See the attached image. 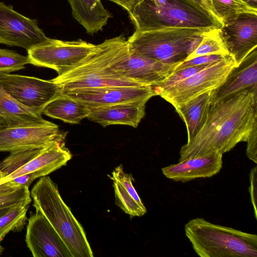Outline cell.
<instances>
[{
  "label": "cell",
  "instance_id": "cell-1",
  "mask_svg": "<svg viewBox=\"0 0 257 257\" xmlns=\"http://www.w3.org/2000/svg\"><path fill=\"white\" fill-rule=\"evenodd\" d=\"M257 121V93L244 90L210 104L201 130L180 149L179 161L218 153L246 142Z\"/></svg>",
  "mask_w": 257,
  "mask_h": 257
},
{
  "label": "cell",
  "instance_id": "cell-2",
  "mask_svg": "<svg viewBox=\"0 0 257 257\" xmlns=\"http://www.w3.org/2000/svg\"><path fill=\"white\" fill-rule=\"evenodd\" d=\"M128 14L138 31L170 27L219 29L223 24L195 0H135Z\"/></svg>",
  "mask_w": 257,
  "mask_h": 257
},
{
  "label": "cell",
  "instance_id": "cell-3",
  "mask_svg": "<svg viewBox=\"0 0 257 257\" xmlns=\"http://www.w3.org/2000/svg\"><path fill=\"white\" fill-rule=\"evenodd\" d=\"M30 194L36 210L42 213L53 226L73 257L93 256L82 225L63 200L57 185L49 176L40 177Z\"/></svg>",
  "mask_w": 257,
  "mask_h": 257
},
{
  "label": "cell",
  "instance_id": "cell-4",
  "mask_svg": "<svg viewBox=\"0 0 257 257\" xmlns=\"http://www.w3.org/2000/svg\"><path fill=\"white\" fill-rule=\"evenodd\" d=\"M185 232L201 257H257V235L215 224L202 218L189 220Z\"/></svg>",
  "mask_w": 257,
  "mask_h": 257
},
{
  "label": "cell",
  "instance_id": "cell-5",
  "mask_svg": "<svg viewBox=\"0 0 257 257\" xmlns=\"http://www.w3.org/2000/svg\"><path fill=\"white\" fill-rule=\"evenodd\" d=\"M210 30L170 27L147 31L135 30L127 41L132 52L164 63L179 65L196 49L204 34Z\"/></svg>",
  "mask_w": 257,
  "mask_h": 257
},
{
  "label": "cell",
  "instance_id": "cell-6",
  "mask_svg": "<svg viewBox=\"0 0 257 257\" xmlns=\"http://www.w3.org/2000/svg\"><path fill=\"white\" fill-rule=\"evenodd\" d=\"M237 65L230 55L174 85L160 91V95L174 107L221 85Z\"/></svg>",
  "mask_w": 257,
  "mask_h": 257
},
{
  "label": "cell",
  "instance_id": "cell-7",
  "mask_svg": "<svg viewBox=\"0 0 257 257\" xmlns=\"http://www.w3.org/2000/svg\"><path fill=\"white\" fill-rule=\"evenodd\" d=\"M97 46L79 39L64 41L48 38L27 50L30 64L55 70L58 75L79 64Z\"/></svg>",
  "mask_w": 257,
  "mask_h": 257
},
{
  "label": "cell",
  "instance_id": "cell-8",
  "mask_svg": "<svg viewBox=\"0 0 257 257\" xmlns=\"http://www.w3.org/2000/svg\"><path fill=\"white\" fill-rule=\"evenodd\" d=\"M97 46L95 52L51 80L60 84L85 76L111 73L108 68L130 53L128 42L122 35L107 39Z\"/></svg>",
  "mask_w": 257,
  "mask_h": 257
},
{
  "label": "cell",
  "instance_id": "cell-9",
  "mask_svg": "<svg viewBox=\"0 0 257 257\" xmlns=\"http://www.w3.org/2000/svg\"><path fill=\"white\" fill-rule=\"evenodd\" d=\"M0 86L20 103L41 113L62 94L60 86L51 80L19 74H0Z\"/></svg>",
  "mask_w": 257,
  "mask_h": 257
},
{
  "label": "cell",
  "instance_id": "cell-10",
  "mask_svg": "<svg viewBox=\"0 0 257 257\" xmlns=\"http://www.w3.org/2000/svg\"><path fill=\"white\" fill-rule=\"evenodd\" d=\"M65 136L58 125L49 121L32 125L0 127V152L41 149L64 140Z\"/></svg>",
  "mask_w": 257,
  "mask_h": 257
},
{
  "label": "cell",
  "instance_id": "cell-11",
  "mask_svg": "<svg viewBox=\"0 0 257 257\" xmlns=\"http://www.w3.org/2000/svg\"><path fill=\"white\" fill-rule=\"evenodd\" d=\"M36 20L15 11L12 6L0 2V44L17 46L27 51L46 40Z\"/></svg>",
  "mask_w": 257,
  "mask_h": 257
},
{
  "label": "cell",
  "instance_id": "cell-12",
  "mask_svg": "<svg viewBox=\"0 0 257 257\" xmlns=\"http://www.w3.org/2000/svg\"><path fill=\"white\" fill-rule=\"evenodd\" d=\"M62 93L80 102L88 108L119 103L148 101L157 95L153 86H117L62 90Z\"/></svg>",
  "mask_w": 257,
  "mask_h": 257
},
{
  "label": "cell",
  "instance_id": "cell-13",
  "mask_svg": "<svg viewBox=\"0 0 257 257\" xmlns=\"http://www.w3.org/2000/svg\"><path fill=\"white\" fill-rule=\"evenodd\" d=\"M25 241L34 257H73L60 236L38 210L28 219Z\"/></svg>",
  "mask_w": 257,
  "mask_h": 257
},
{
  "label": "cell",
  "instance_id": "cell-14",
  "mask_svg": "<svg viewBox=\"0 0 257 257\" xmlns=\"http://www.w3.org/2000/svg\"><path fill=\"white\" fill-rule=\"evenodd\" d=\"M178 64H166L133 53L108 68L112 73L146 86L161 84L176 70Z\"/></svg>",
  "mask_w": 257,
  "mask_h": 257
},
{
  "label": "cell",
  "instance_id": "cell-15",
  "mask_svg": "<svg viewBox=\"0 0 257 257\" xmlns=\"http://www.w3.org/2000/svg\"><path fill=\"white\" fill-rule=\"evenodd\" d=\"M221 37L237 65L257 48V15L242 14L223 22Z\"/></svg>",
  "mask_w": 257,
  "mask_h": 257
},
{
  "label": "cell",
  "instance_id": "cell-16",
  "mask_svg": "<svg viewBox=\"0 0 257 257\" xmlns=\"http://www.w3.org/2000/svg\"><path fill=\"white\" fill-rule=\"evenodd\" d=\"M244 90L257 93L256 48L230 71L221 85L211 92L210 104Z\"/></svg>",
  "mask_w": 257,
  "mask_h": 257
},
{
  "label": "cell",
  "instance_id": "cell-17",
  "mask_svg": "<svg viewBox=\"0 0 257 257\" xmlns=\"http://www.w3.org/2000/svg\"><path fill=\"white\" fill-rule=\"evenodd\" d=\"M222 154L218 153L190 158L162 168L163 175L177 182H185L197 178H209L222 167Z\"/></svg>",
  "mask_w": 257,
  "mask_h": 257
},
{
  "label": "cell",
  "instance_id": "cell-18",
  "mask_svg": "<svg viewBox=\"0 0 257 257\" xmlns=\"http://www.w3.org/2000/svg\"><path fill=\"white\" fill-rule=\"evenodd\" d=\"M64 141H56L41 149L37 154L0 184L30 173H35L40 178L65 165L71 159L72 155L65 147Z\"/></svg>",
  "mask_w": 257,
  "mask_h": 257
},
{
  "label": "cell",
  "instance_id": "cell-19",
  "mask_svg": "<svg viewBox=\"0 0 257 257\" xmlns=\"http://www.w3.org/2000/svg\"><path fill=\"white\" fill-rule=\"evenodd\" d=\"M147 102L138 101L89 108V113L87 118L103 127L123 124L136 128L145 116Z\"/></svg>",
  "mask_w": 257,
  "mask_h": 257
},
{
  "label": "cell",
  "instance_id": "cell-20",
  "mask_svg": "<svg viewBox=\"0 0 257 257\" xmlns=\"http://www.w3.org/2000/svg\"><path fill=\"white\" fill-rule=\"evenodd\" d=\"M41 113L23 105L0 86V126L14 127L46 122Z\"/></svg>",
  "mask_w": 257,
  "mask_h": 257
},
{
  "label": "cell",
  "instance_id": "cell-21",
  "mask_svg": "<svg viewBox=\"0 0 257 257\" xmlns=\"http://www.w3.org/2000/svg\"><path fill=\"white\" fill-rule=\"evenodd\" d=\"M110 178L113 181L115 204L131 216L144 215L147 210L133 185L132 175L124 172L120 165L112 172Z\"/></svg>",
  "mask_w": 257,
  "mask_h": 257
},
{
  "label": "cell",
  "instance_id": "cell-22",
  "mask_svg": "<svg viewBox=\"0 0 257 257\" xmlns=\"http://www.w3.org/2000/svg\"><path fill=\"white\" fill-rule=\"evenodd\" d=\"M72 8L73 18L89 34L101 31L111 14L102 5L100 0H68Z\"/></svg>",
  "mask_w": 257,
  "mask_h": 257
},
{
  "label": "cell",
  "instance_id": "cell-23",
  "mask_svg": "<svg viewBox=\"0 0 257 257\" xmlns=\"http://www.w3.org/2000/svg\"><path fill=\"white\" fill-rule=\"evenodd\" d=\"M211 92L202 94L175 107L186 124L187 142L190 141L202 127L210 105Z\"/></svg>",
  "mask_w": 257,
  "mask_h": 257
},
{
  "label": "cell",
  "instance_id": "cell-24",
  "mask_svg": "<svg viewBox=\"0 0 257 257\" xmlns=\"http://www.w3.org/2000/svg\"><path fill=\"white\" fill-rule=\"evenodd\" d=\"M42 113L66 123L77 124L88 116L89 109L80 102L62 93L45 106Z\"/></svg>",
  "mask_w": 257,
  "mask_h": 257
},
{
  "label": "cell",
  "instance_id": "cell-25",
  "mask_svg": "<svg viewBox=\"0 0 257 257\" xmlns=\"http://www.w3.org/2000/svg\"><path fill=\"white\" fill-rule=\"evenodd\" d=\"M58 85L61 87L62 90L117 86H146L116 73H106L99 75L87 76Z\"/></svg>",
  "mask_w": 257,
  "mask_h": 257
},
{
  "label": "cell",
  "instance_id": "cell-26",
  "mask_svg": "<svg viewBox=\"0 0 257 257\" xmlns=\"http://www.w3.org/2000/svg\"><path fill=\"white\" fill-rule=\"evenodd\" d=\"M216 17L222 23L242 14L257 15L255 9L243 0H208Z\"/></svg>",
  "mask_w": 257,
  "mask_h": 257
},
{
  "label": "cell",
  "instance_id": "cell-27",
  "mask_svg": "<svg viewBox=\"0 0 257 257\" xmlns=\"http://www.w3.org/2000/svg\"><path fill=\"white\" fill-rule=\"evenodd\" d=\"M209 55L224 56L230 55L221 37L220 28L213 29L206 32L198 46L185 61L198 56Z\"/></svg>",
  "mask_w": 257,
  "mask_h": 257
},
{
  "label": "cell",
  "instance_id": "cell-28",
  "mask_svg": "<svg viewBox=\"0 0 257 257\" xmlns=\"http://www.w3.org/2000/svg\"><path fill=\"white\" fill-rule=\"evenodd\" d=\"M31 201L28 187L15 186L9 181L0 184V209L28 206Z\"/></svg>",
  "mask_w": 257,
  "mask_h": 257
},
{
  "label": "cell",
  "instance_id": "cell-29",
  "mask_svg": "<svg viewBox=\"0 0 257 257\" xmlns=\"http://www.w3.org/2000/svg\"><path fill=\"white\" fill-rule=\"evenodd\" d=\"M28 207L17 206L0 216V242L10 231L19 232L23 229L28 220Z\"/></svg>",
  "mask_w": 257,
  "mask_h": 257
},
{
  "label": "cell",
  "instance_id": "cell-30",
  "mask_svg": "<svg viewBox=\"0 0 257 257\" xmlns=\"http://www.w3.org/2000/svg\"><path fill=\"white\" fill-rule=\"evenodd\" d=\"M28 64H30L28 56L12 50L0 48V74H9L23 69Z\"/></svg>",
  "mask_w": 257,
  "mask_h": 257
},
{
  "label": "cell",
  "instance_id": "cell-31",
  "mask_svg": "<svg viewBox=\"0 0 257 257\" xmlns=\"http://www.w3.org/2000/svg\"><path fill=\"white\" fill-rule=\"evenodd\" d=\"M225 57V56L220 55H209L198 56L190 60L185 61L180 63L176 67L175 70L186 67L212 63L222 59Z\"/></svg>",
  "mask_w": 257,
  "mask_h": 257
},
{
  "label": "cell",
  "instance_id": "cell-32",
  "mask_svg": "<svg viewBox=\"0 0 257 257\" xmlns=\"http://www.w3.org/2000/svg\"><path fill=\"white\" fill-rule=\"evenodd\" d=\"M246 155L254 163H257V121L254 123L246 141Z\"/></svg>",
  "mask_w": 257,
  "mask_h": 257
},
{
  "label": "cell",
  "instance_id": "cell-33",
  "mask_svg": "<svg viewBox=\"0 0 257 257\" xmlns=\"http://www.w3.org/2000/svg\"><path fill=\"white\" fill-rule=\"evenodd\" d=\"M257 167L255 166L251 169L249 174L250 186L249 191L250 195L251 202L252 203L255 217L256 218V176Z\"/></svg>",
  "mask_w": 257,
  "mask_h": 257
},
{
  "label": "cell",
  "instance_id": "cell-34",
  "mask_svg": "<svg viewBox=\"0 0 257 257\" xmlns=\"http://www.w3.org/2000/svg\"><path fill=\"white\" fill-rule=\"evenodd\" d=\"M38 178L39 177L36 173H30L15 177L9 181L15 186L29 188L33 181Z\"/></svg>",
  "mask_w": 257,
  "mask_h": 257
},
{
  "label": "cell",
  "instance_id": "cell-35",
  "mask_svg": "<svg viewBox=\"0 0 257 257\" xmlns=\"http://www.w3.org/2000/svg\"><path fill=\"white\" fill-rule=\"evenodd\" d=\"M120 6L126 10L128 13L131 11L135 0H109Z\"/></svg>",
  "mask_w": 257,
  "mask_h": 257
},
{
  "label": "cell",
  "instance_id": "cell-36",
  "mask_svg": "<svg viewBox=\"0 0 257 257\" xmlns=\"http://www.w3.org/2000/svg\"><path fill=\"white\" fill-rule=\"evenodd\" d=\"M202 6H203L204 8L207 10L209 12H210L215 17H216L217 19H218L216 16H215L210 5L209 4L208 0H195ZM219 20V19H218ZM220 21V20H219ZM221 22V21H220Z\"/></svg>",
  "mask_w": 257,
  "mask_h": 257
},
{
  "label": "cell",
  "instance_id": "cell-37",
  "mask_svg": "<svg viewBox=\"0 0 257 257\" xmlns=\"http://www.w3.org/2000/svg\"><path fill=\"white\" fill-rule=\"evenodd\" d=\"M252 7L257 9V0H243Z\"/></svg>",
  "mask_w": 257,
  "mask_h": 257
},
{
  "label": "cell",
  "instance_id": "cell-38",
  "mask_svg": "<svg viewBox=\"0 0 257 257\" xmlns=\"http://www.w3.org/2000/svg\"><path fill=\"white\" fill-rule=\"evenodd\" d=\"M11 208H5L0 209V216L4 214V213H6L7 211H8Z\"/></svg>",
  "mask_w": 257,
  "mask_h": 257
},
{
  "label": "cell",
  "instance_id": "cell-39",
  "mask_svg": "<svg viewBox=\"0 0 257 257\" xmlns=\"http://www.w3.org/2000/svg\"><path fill=\"white\" fill-rule=\"evenodd\" d=\"M5 177V175L0 170V181Z\"/></svg>",
  "mask_w": 257,
  "mask_h": 257
},
{
  "label": "cell",
  "instance_id": "cell-40",
  "mask_svg": "<svg viewBox=\"0 0 257 257\" xmlns=\"http://www.w3.org/2000/svg\"><path fill=\"white\" fill-rule=\"evenodd\" d=\"M0 127H1V126H0Z\"/></svg>",
  "mask_w": 257,
  "mask_h": 257
}]
</instances>
